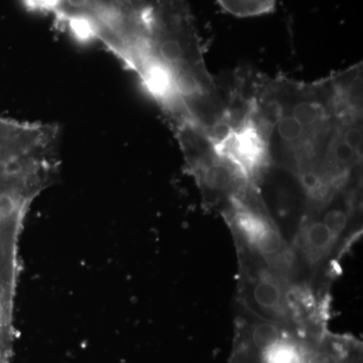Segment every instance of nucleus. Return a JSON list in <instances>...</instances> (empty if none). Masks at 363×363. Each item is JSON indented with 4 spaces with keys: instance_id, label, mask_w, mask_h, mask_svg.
<instances>
[{
    "instance_id": "f03ea898",
    "label": "nucleus",
    "mask_w": 363,
    "mask_h": 363,
    "mask_svg": "<svg viewBox=\"0 0 363 363\" xmlns=\"http://www.w3.org/2000/svg\"><path fill=\"white\" fill-rule=\"evenodd\" d=\"M221 214L233 233L236 250L252 255L291 281H307L292 245L272 218L262 194L234 200Z\"/></svg>"
},
{
    "instance_id": "f257e3e1",
    "label": "nucleus",
    "mask_w": 363,
    "mask_h": 363,
    "mask_svg": "<svg viewBox=\"0 0 363 363\" xmlns=\"http://www.w3.org/2000/svg\"><path fill=\"white\" fill-rule=\"evenodd\" d=\"M362 196L336 200L301 216L291 241L298 264L309 283L326 288L336 264L357 234Z\"/></svg>"
},
{
    "instance_id": "7ed1b4c3",
    "label": "nucleus",
    "mask_w": 363,
    "mask_h": 363,
    "mask_svg": "<svg viewBox=\"0 0 363 363\" xmlns=\"http://www.w3.org/2000/svg\"><path fill=\"white\" fill-rule=\"evenodd\" d=\"M219 6L238 18H252L272 13L277 0H217Z\"/></svg>"
}]
</instances>
